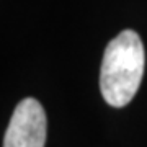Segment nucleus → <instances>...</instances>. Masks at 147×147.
I'll return each instance as SVG.
<instances>
[{"label":"nucleus","instance_id":"1","mask_svg":"<svg viewBox=\"0 0 147 147\" xmlns=\"http://www.w3.org/2000/svg\"><path fill=\"white\" fill-rule=\"evenodd\" d=\"M144 64V44L136 31L124 30L108 42L100 70V90L108 105L121 108L134 98Z\"/></svg>","mask_w":147,"mask_h":147},{"label":"nucleus","instance_id":"2","mask_svg":"<svg viewBox=\"0 0 147 147\" xmlns=\"http://www.w3.org/2000/svg\"><path fill=\"white\" fill-rule=\"evenodd\" d=\"M46 136L47 119L44 108L34 98H25L11 115L3 147H44Z\"/></svg>","mask_w":147,"mask_h":147}]
</instances>
